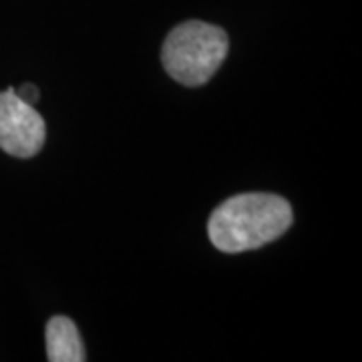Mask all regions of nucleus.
Listing matches in <instances>:
<instances>
[{
  "mask_svg": "<svg viewBox=\"0 0 362 362\" xmlns=\"http://www.w3.org/2000/svg\"><path fill=\"white\" fill-rule=\"evenodd\" d=\"M292 221V207L284 197L240 194L214 209L207 220V235L220 252L240 254L282 238Z\"/></svg>",
  "mask_w": 362,
  "mask_h": 362,
  "instance_id": "f257e3e1",
  "label": "nucleus"
},
{
  "mask_svg": "<svg viewBox=\"0 0 362 362\" xmlns=\"http://www.w3.org/2000/svg\"><path fill=\"white\" fill-rule=\"evenodd\" d=\"M45 340L51 362H83L87 358L77 324L66 316H52L47 322Z\"/></svg>",
  "mask_w": 362,
  "mask_h": 362,
  "instance_id": "20e7f679",
  "label": "nucleus"
},
{
  "mask_svg": "<svg viewBox=\"0 0 362 362\" xmlns=\"http://www.w3.org/2000/svg\"><path fill=\"white\" fill-rule=\"evenodd\" d=\"M47 137L45 119L35 105L23 101L16 90L0 93V149L18 159L35 157Z\"/></svg>",
  "mask_w": 362,
  "mask_h": 362,
  "instance_id": "7ed1b4c3",
  "label": "nucleus"
},
{
  "mask_svg": "<svg viewBox=\"0 0 362 362\" xmlns=\"http://www.w3.org/2000/svg\"><path fill=\"white\" fill-rule=\"evenodd\" d=\"M16 90V95L23 99V101H26V103H30V105H35L37 101H39V89L35 87V85H23V87H18V89H14Z\"/></svg>",
  "mask_w": 362,
  "mask_h": 362,
  "instance_id": "39448f33",
  "label": "nucleus"
},
{
  "mask_svg": "<svg viewBox=\"0 0 362 362\" xmlns=\"http://www.w3.org/2000/svg\"><path fill=\"white\" fill-rule=\"evenodd\" d=\"M230 40L226 30L202 21L175 26L161 49V63L168 75L185 87L206 85L228 57Z\"/></svg>",
  "mask_w": 362,
  "mask_h": 362,
  "instance_id": "f03ea898",
  "label": "nucleus"
}]
</instances>
